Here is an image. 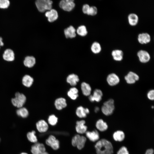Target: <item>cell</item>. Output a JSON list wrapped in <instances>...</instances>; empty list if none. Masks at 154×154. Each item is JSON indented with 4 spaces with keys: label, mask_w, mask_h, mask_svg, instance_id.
Returning <instances> with one entry per match:
<instances>
[{
    "label": "cell",
    "mask_w": 154,
    "mask_h": 154,
    "mask_svg": "<svg viewBox=\"0 0 154 154\" xmlns=\"http://www.w3.org/2000/svg\"><path fill=\"white\" fill-rule=\"evenodd\" d=\"M54 105L56 108L58 110H60L65 108L67 106L66 99L64 98H60L55 100Z\"/></svg>",
    "instance_id": "603a6c76"
},
{
    "label": "cell",
    "mask_w": 154,
    "mask_h": 154,
    "mask_svg": "<svg viewBox=\"0 0 154 154\" xmlns=\"http://www.w3.org/2000/svg\"><path fill=\"white\" fill-rule=\"evenodd\" d=\"M117 154H129L127 147L123 146L121 147L117 153Z\"/></svg>",
    "instance_id": "f35d334b"
},
{
    "label": "cell",
    "mask_w": 154,
    "mask_h": 154,
    "mask_svg": "<svg viewBox=\"0 0 154 154\" xmlns=\"http://www.w3.org/2000/svg\"><path fill=\"white\" fill-rule=\"evenodd\" d=\"M81 135L79 134L75 135L72 138V144L74 147H76L77 143Z\"/></svg>",
    "instance_id": "74e56055"
},
{
    "label": "cell",
    "mask_w": 154,
    "mask_h": 154,
    "mask_svg": "<svg viewBox=\"0 0 154 154\" xmlns=\"http://www.w3.org/2000/svg\"><path fill=\"white\" fill-rule=\"evenodd\" d=\"M99 110V108L98 107H96L95 108L94 111L96 112H98Z\"/></svg>",
    "instance_id": "ee69618b"
},
{
    "label": "cell",
    "mask_w": 154,
    "mask_h": 154,
    "mask_svg": "<svg viewBox=\"0 0 154 154\" xmlns=\"http://www.w3.org/2000/svg\"><path fill=\"white\" fill-rule=\"evenodd\" d=\"M92 52L94 54H98L100 52L102 48L100 44L98 42L95 41L93 42L91 46Z\"/></svg>",
    "instance_id": "f546056e"
},
{
    "label": "cell",
    "mask_w": 154,
    "mask_h": 154,
    "mask_svg": "<svg viewBox=\"0 0 154 154\" xmlns=\"http://www.w3.org/2000/svg\"><path fill=\"white\" fill-rule=\"evenodd\" d=\"M45 142L47 145L54 150H56L59 147V141L53 135H50L46 139Z\"/></svg>",
    "instance_id": "52a82bcc"
},
{
    "label": "cell",
    "mask_w": 154,
    "mask_h": 154,
    "mask_svg": "<svg viewBox=\"0 0 154 154\" xmlns=\"http://www.w3.org/2000/svg\"><path fill=\"white\" fill-rule=\"evenodd\" d=\"M137 54L139 60L142 63H147L150 60L151 56L149 53L145 50H139L137 52Z\"/></svg>",
    "instance_id": "8992f818"
},
{
    "label": "cell",
    "mask_w": 154,
    "mask_h": 154,
    "mask_svg": "<svg viewBox=\"0 0 154 154\" xmlns=\"http://www.w3.org/2000/svg\"><path fill=\"white\" fill-rule=\"evenodd\" d=\"M34 81L33 78L29 75H25L22 78V83L25 87L29 88L32 85Z\"/></svg>",
    "instance_id": "44dd1931"
},
{
    "label": "cell",
    "mask_w": 154,
    "mask_h": 154,
    "mask_svg": "<svg viewBox=\"0 0 154 154\" xmlns=\"http://www.w3.org/2000/svg\"><path fill=\"white\" fill-rule=\"evenodd\" d=\"M78 91L76 87H73L70 88L67 92L68 96L72 100L76 99L78 96Z\"/></svg>",
    "instance_id": "4dcf8cb0"
},
{
    "label": "cell",
    "mask_w": 154,
    "mask_h": 154,
    "mask_svg": "<svg viewBox=\"0 0 154 154\" xmlns=\"http://www.w3.org/2000/svg\"><path fill=\"white\" fill-rule=\"evenodd\" d=\"M3 45L4 44L2 41V38L0 37V46H3Z\"/></svg>",
    "instance_id": "7bdbcfd3"
},
{
    "label": "cell",
    "mask_w": 154,
    "mask_h": 154,
    "mask_svg": "<svg viewBox=\"0 0 154 154\" xmlns=\"http://www.w3.org/2000/svg\"><path fill=\"white\" fill-rule=\"evenodd\" d=\"M86 137L92 142L98 141L100 138L98 131L96 130L92 131H87L86 132Z\"/></svg>",
    "instance_id": "d6986e66"
},
{
    "label": "cell",
    "mask_w": 154,
    "mask_h": 154,
    "mask_svg": "<svg viewBox=\"0 0 154 154\" xmlns=\"http://www.w3.org/2000/svg\"><path fill=\"white\" fill-rule=\"evenodd\" d=\"M3 60L7 62H11L15 59L14 53L13 50L10 49H6L2 56Z\"/></svg>",
    "instance_id": "7c38bea8"
},
{
    "label": "cell",
    "mask_w": 154,
    "mask_h": 154,
    "mask_svg": "<svg viewBox=\"0 0 154 154\" xmlns=\"http://www.w3.org/2000/svg\"><path fill=\"white\" fill-rule=\"evenodd\" d=\"M153 150L152 149H149L146 150L145 154H153Z\"/></svg>",
    "instance_id": "b9f144b4"
},
{
    "label": "cell",
    "mask_w": 154,
    "mask_h": 154,
    "mask_svg": "<svg viewBox=\"0 0 154 154\" xmlns=\"http://www.w3.org/2000/svg\"><path fill=\"white\" fill-rule=\"evenodd\" d=\"M95 147L97 154H112L113 148L112 143L105 139L98 141Z\"/></svg>",
    "instance_id": "6da1fadb"
},
{
    "label": "cell",
    "mask_w": 154,
    "mask_h": 154,
    "mask_svg": "<svg viewBox=\"0 0 154 154\" xmlns=\"http://www.w3.org/2000/svg\"><path fill=\"white\" fill-rule=\"evenodd\" d=\"M89 112V110L88 108H84L82 106H80L76 109V113L78 117L82 118L86 117Z\"/></svg>",
    "instance_id": "cb8c5ba5"
},
{
    "label": "cell",
    "mask_w": 154,
    "mask_h": 154,
    "mask_svg": "<svg viewBox=\"0 0 154 154\" xmlns=\"http://www.w3.org/2000/svg\"><path fill=\"white\" fill-rule=\"evenodd\" d=\"M76 30L72 26H70L65 29L64 31V33L66 38H73L76 36Z\"/></svg>",
    "instance_id": "7402d4cb"
},
{
    "label": "cell",
    "mask_w": 154,
    "mask_h": 154,
    "mask_svg": "<svg viewBox=\"0 0 154 154\" xmlns=\"http://www.w3.org/2000/svg\"><path fill=\"white\" fill-rule=\"evenodd\" d=\"M98 10L97 7L95 6H90L87 15L94 16L98 13Z\"/></svg>",
    "instance_id": "d590c367"
},
{
    "label": "cell",
    "mask_w": 154,
    "mask_h": 154,
    "mask_svg": "<svg viewBox=\"0 0 154 154\" xmlns=\"http://www.w3.org/2000/svg\"><path fill=\"white\" fill-rule=\"evenodd\" d=\"M35 134L36 132L34 130L29 132L27 133V136L29 141L34 143L37 142L38 140Z\"/></svg>",
    "instance_id": "1f68e13d"
},
{
    "label": "cell",
    "mask_w": 154,
    "mask_h": 154,
    "mask_svg": "<svg viewBox=\"0 0 154 154\" xmlns=\"http://www.w3.org/2000/svg\"><path fill=\"white\" fill-rule=\"evenodd\" d=\"M90 7L89 5L88 4H85L82 7V11L83 12L84 14L87 15Z\"/></svg>",
    "instance_id": "60d3db41"
},
{
    "label": "cell",
    "mask_w": 154,
    "mask_h": 154,
    "mask_svg": "<svg viewBox=\"0 0 154 154\" xmlns=\"http://www.w3.org/2000/svg\"><path fill=\"white\" fill-rule=\"evenodd\" d=\"M138 42L141 44H147L149 43L151 39V37L147 33H142L139 34L137 36Z\"/></svg>",
    "instance_id": "9c48e42d"
},
{
    "label": "cell",
    "mask_w": 154,
    "mask_h": 154,
    "mask_svg": "<svg viewBox=\"0 0 154 154\" xmlns=\"http://www.w3.org/2000/svg\"><path fill=\"white\" fill-rule=\"evenodd\" d=\"M113 137L115 141L121 142L124 139L125 135L122 131L118 130L114 132L113 133Z\"/></svg>",
    "instance_id": "f1b7e54d"
},
{
    "label": "cell",
    "mask_w": 154,
    "mask_h": 154,
    "mask_svg": "<svg viewBox=\"0 0 154 154\" xmlns=\"http://www.w3.org/2000/svg\"><path fill=\"white\" fill-rule=\"evenodd\" d=\"M40 154H49L48 152H46V151Z\"/></svg>",
    "instance_id": "f6af8a7d"
},
{
    "label": "cell",
    "mask_w": 154,
    "mask_h": 154,
    "mask_svg": "<svg viewBox=\"0 0 154 154\" xmlns=\"http://www.w3.org/2000/svg\"><path fill=\"white\" fill-rule=\"evenodd\" d=\"M45 16L47 18L48 21L50 22H53L56 21L58 18V14L55 9H52L46 11Z\"/></svg>",
    "instance_id": "5bb4252c"
},
{
    "label": "cell",
    "mask_w": 154,
    "mask_h": 154,
    "mask_svg": "<svg viewBox=\"0 0 154 154\" xmlns=\"http://www.w3.org/2000/svg\"><path fill=\"white\" fill-rule=\"evenodd\" d=\"M20 154H28L27 153L25 152H23L20 153Z\"/></svg>",
    "instance_id": "bcb514c9"
},
{
    "label": "cell",
    "mask_w": 154,
    "mask_h": 154,
    "mask_svg": "<svg viewBox=\"0 0 154 154\" xmlns=\"http://www.w3.org/2000/svg\"><path fill=\"white\" fill-rule=\"evenodd\" d=\"M102 91L100 89H96L94 91L93 95L89 96V99L92 102L94 101L99 102L102 100Z\"/></svg>",
    "instance_id": "4fadbf2b"
},
{
    "label": "cell",
    "mask_w": 154,
    "mask_h": 154,
    "mask_svg": "<svg viewBox=\"0 0 154 154\" xmlns=\"http://www.w3.org/2000/svg\"></svg>",
    "instance_id": "7dc6e473"
},
{
    "label": "cell",
    "mask_w": 154,
    "mask_h": 154,
    "mask_svg": "<svg viewBox=\"0 0 154 154\" xmlns=\"http://www.w3.org/2000/svg\"><path fill=\"white\" fill-rule=\"evenodd\" d=\"M35 3L38 11L44 12L52 9L53 2L50 0H37L36 1Z\"/></svg>",
    "instance_id": "3957f363"
},
{
    "label": "cell",
    "mask_w": 154,
    "mask_h": 154,
    "mask_svg": "<svg viewBox=\"0 0 154 154\" xmlns=\"http://www.w3.org/2000/svg\"><path fill=\"white\" fill-rule=\"evenodd\" d=\"M79 80L78 76L74 74L69 75L66 78L67 82L73 86L76 85Z\"/></svg>",
    "instance_id": "484cf974"
},
{
    "label": "cell",
    "mask_w": 154,
    "mask_h": 154,
    "mask_svg": "<svg viewBox=\"0 0 154 154\" xmlns=\"http://www.w3.org/2000/svg\"><path fill=\"white\" fill-rule=\"evenodd\" d=\"M127 20L129 24L131 26H136L138 23L139 18L136 13H131L127 16Z\"/></svg>",
    "instance_id": "ffe728a7"
},
{
    "label": "cell",
    "mask_w": 154,
    "mask_h": 154,
    "mask_svg": "<svg viewBox=\"0 0 154 154\" xmlns=\"http://www.w3.org/2000/svg\"><path fill=\"white\" fill-rule=\"evenodd\" d=\"M111 54L113 59L116 61H120L123 59L124 53L121 50H113L112 51Z\"/></svg>",
    "instance_id": "ac0fdd59"
},
{
    "label": "cell",
    "mask_w": 154,
    "mask_h": 154,
    "mask_svg": "<svg viewBox=\"0 0 154 154\" xmlns=\"http://www.w3.org/2000/svg\"><path fill=\"white\" fill-rule=\"evenodd\" d=\"M81 89L82 94L85 96H89L90 95L91 88L90 85L85 82H83L81 84Z\"/></svg>",
    "instance_id": "4316f807"
},
{
    "label": "cell",
    "mask_w": 154,
    "mask_h": 154,
    "mask_svg": "<svg viewBox=\"0 0 154 154\" xmlns=\"http://www.w3.org/2000/svg\"><path fill=\"white\" fill-rule=\"evenodd\" d=\"M86 141V137L83 136H80L78 140L76 147L80 150L82 149L84 146Z\"/></svg>",
    "instance_id": "836d02e7"
},
{
    "label": "cell",
    "mask_w": 154,
    "mask_h": 154,
    "mask_svg": "<svg viewBox=\"0 0 154 154\" xmlns=\"http://www.w3.org/2000/svg\"><path fill=\"white\" fill-rule=\"evenodd\" d=\"M23 63L25 67L31 68L35 65L36 60L35 58L33 56H27L25 58Z\"/></svg>",
    "instance_id": "e0dca14e"
},
{
    "label": "cell",
    "mask_w": 154,
    "mask_h": 154,
    "mask_svg": "<svg viewBox=\"0 0 154 154\" xmlns=\"http://www.w3.org/2000/svg\"><path fill=\"white\" fill-rule=\"evenodd\" d=\"M10 5V2L8 0H0V8L5 9L8 8Z\"/></svg>",
    "instance_id": "8d00e7d4"
},
{
    "label": "cell",
    "mask_w": 154,
    "mask_h": 154,
    "mask_svg": "<svg viewBox=\"0 0 154 154\" xmlns=\"http://www.w3.org/2000/svg\"><path fill=\"white\" fill-rule=\"evenodd\" d=\"M16 114L19 117L23 119H26L28 117L29 113L28 110L24 107L17 109Z\"/></svg>",
    "instance_id": "d4e9b609"
},
{
    "label": "cell",
    "mask_w": 154,
    "mask_h": 154,
    "mask_svg": "<svg viewBox=\"0 0 154 154\" xmlns=\"http://www.w3.org/2000/svg\"><path fill=\"white\" fill-rule=\"evenodd\" d=\"M85 121L82 120L78 121L76 122L75 127L76 132L79 134H83L87 131V126L85 125Z\"/></svg>",
    "instance_id": "9a60e30c"
},
{
    "label": "cell",
    "mask_w": 154,
    "mask_h": 154,
    "mask_svg": "<svg viewBox=\"0 0 154 154\" xmlns=\"http://www.w3.org/2000/svg\"><path fill=\"white\" fill-rule=\"evenodd\" d=\"M106 80L109 85L114 86L116 85L119 83L120 79L118 76L116 74L112 73L108 76Z\"/></svg>",
    "instance_id": "8fae6325"
},
{
    "label": "cell",
    "mask_w": 154,
    "mask_h": 154,
    "mask_svg": "<svg viewBox=\"0 0 154 154\" xmlns=\"http://www.w3.org/2000/svg\"><path fill=\"white\" fill-rule=\"evenodd\" d=\"M75 5L74 1L73 0H62L59 3L60 7L65 11H71Z\"/></svg>",
    "instance_id": "5b68a950"
},
{
    "label": "cell",
    "mask_w": 154,
    "mask_h": 154,
    "mask_svg": "<svg viewBox=\"0 0 154 154\" xmlns=\"http://www.w3.org/2000/svg\"><path fill=\"white\" fill-rule=\"evenodd\" d=\"M45 151V147L42 143L37 142L31 147V152L33 154H40Z\"/></svg>",
    "instance_id": "ba28073f"
},
{
    "label": "cell",
    "mask_w": 154,
    "mask_h": 154,
    "mask_svg": "<svg viewBox=\"0 0 154 154\" xmlns=\"http://www.w3.org/2000/svg\"><path fill=\"white\" fill-rule=\"evenodd\" d=\"M36 127L38 131L41 133L46 132L48 129V123L43 119L38 121L36 123Z\"/></svg>",
    "instance_id": "2e32d148"
},
{
    "label": "cell",
    "mask_w": 154,
    "mask_h": 154,
    "mask_svg": "<svg viewBox=\"0 0 154 154\" xmlns=\"http://www.w3.org/2000/svg\"><path fill=\"white\" fill-rule=\"evenodd\" d=\"M77 34L82 37H84L88 34V31L86 27L84 25L79 26L77 29Z\"/></svg>",
    "instance_id": "d6a6232c"
},
{
    "label": "cell",
    "mask_w": 154,
    "mask_h": 154,
    "mask_svg": "<svg viewBox=\"0 0 154 154\" xmlns=\"http://www.w3.org/2000/svg\"><path fill=\"white\" fill-rule=\"evenodd\" d=\"M147 98L150 100H153L154 99V90H149L147 94Z\"/></svg>",
    "instance_id": "ab89813d"
},
{
    "label": "cell",
    "mask_w": 154,
    "mask_h": 154,
    "mask_svg": "<svg viewBox=\"0 0 154 154\" xmlns=\"http://www.w3.org/2000/svg\"><path fill=\"white\" fill-rule=\"evenodd\" d=\"M96 126L97 129L101 131H106L108 127L107 123L102 119H99L97 121Z\"/></svg>",
    "instance_id": "83f0119b"
},
{
    "label": "cell",
    "mask_w": 154,
    "mask_h": 154,
    "mask_svg": "<svg viewBox=\"0 0 154 154\" xmlns=\"http://www.w3.org/2000/svg\"><path fill=\"white\" fill-rule=\"evenodd\" d=\"M114 109V101L111 99L105 102L101 108L102 113L107 116L112 114Z\"/></svg>",
    "instance_id": "277c9868"
},
{
    "label": "cell",
    "mask_w": 154,
    "mask_h": 154,
    "mask_svg": "<svg viewBox=\"0 0 154 154\" xmlns=\"http://www.w3.org/2000/svg\"><path fill=\"white\" fill-rule=\"evenodd\" d=\"M124 78L127 84H133L139 80V77L136 73L130 71L125 76Z\"/></svg>",
    "instance_id": "30bf717a"
},
{
    "label": "cell",
    "mask_w": 154,
    "mask_h": 154,
    "mask_svg": "<svg viewBox=\"0 0 154 154\" xmlns=\"http://www.w3.org/2000/svg\"><path fill=\"white\" fill-rule=\"evenodd\" d=\"M48 123L51 125L54 126L58 122V118L54 115H50L48 119Z\"/></svg>",
    "instance_id": "e575fe53"
},
{
    "label": "cell",
    "mask_w": 154,
    "mask_h": 154,
    "mask_svg": "<svg viewBox=\"0 0 154 154\" xmlns=\"http://www.w3.org/2000/svg\"><path fill=\"white\" fill-rule=\"evenodd\" d=\"M26 100V97L24 94L17 92L15 93L14 97L11 99V102L13 105L17 109L23 107Z\"/></svg>",
    "instance_id": "7a4b0ae2"
}]
</instances>
